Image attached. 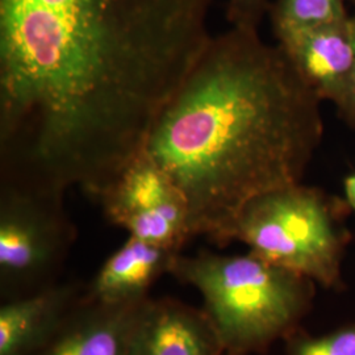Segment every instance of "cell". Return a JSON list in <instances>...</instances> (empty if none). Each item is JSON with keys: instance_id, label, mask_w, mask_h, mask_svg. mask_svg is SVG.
Returning a JSON list of instances; mask_svg holds the SVG:
<instances>
[{"instance_id": "5bb4252c", "label": "cell", "mask_w": 355, "mask_h": 355, "mask_svg": "<svg viewBox=\"0 0 355 355\" xmlns=\"http://www.w3.org/2000/svg\"><path fill=\"white\" fill-rule=\"evenodd\" d=\"M267 10V0H228L227 19L230 26L258 28Z\"/></svg>"}, {"instance_id": "6da1fadb", "label": "cell", "mask_w": 355, "mask_h": 355, "mask_svg": "<svg viewBox=\"0 0 355 355\" xmlns=\"http://www.w3.org/2000/svg\"><path fill=\"white\" fill-rule=\"evenodd\" d=\"M214 0H0V174L98 195L203 51Z\"/></svg>"}, {"instance_id": "5b68a950", "label": "cell", "mask_w": 355, "mask_h": 355, "mask_svg": "<svg viewBox=\"0 0 355 355\" xmlns=\"http://www.w3.org/2000/svg\"><path fill=\"white\" fill-rule=\"evenodd\" d=\"M64 195L0 180V290L6 300L57 283L76 239Z\"/></svg>"}, {"instance_id": "8fae6325", "label": "cell", "mask_w": 355, "mask_h": 355, "mask_svg": "<svg viewBox=\"0 0 355 355\" xmlns=\"http://www.w3.org/2000/svg\"><path fill=\"white\" fill-rule=\"evenodd\" d=\"M141 303L98 304L85 302L82 296L36 355H128L129 333Z\"/></svg>"}, {"instance_id": "9c48e42d", "label": "cell", "mask_w": 355, "mask_h": 355, "mask_svg": "<svg viewBox=\"0 0 355 355\" xmlns=\"http://www.w3.org/2000/svg\"><path fill=\"white\" fill-rule=\"evenodd\" d=\"M83 296L71 283L6 300L0 306V355H36Z\"/></svg>"}, {"instance_id": "8992f818", "label": "cell", "mask_w": 355, "mask_h": 355, "mask_svg": "<svg viewBox=\"0 0 355 355\" xmlns=\"http://www.w3.org/2000/svg\"><path fill=\"white\" fill-rule=\"evenodd\" d=\"M95 199L111 224L141 241L182 253L193 237L183 193L144 149Z\"/></svg>"}, {"instance_id": "4fadbf2b", "label": "cell", "mask_w": 355, "mask_h": 355, "mask_svg": "<svg viewBox=\"0 0 355 355\" xmlns=\"http://www.w3.org/2000/svg\"><path fill=\"white\" fill-rule=\"evenodd\" d=\"M284 343L286 355H355V321L320 336L300 328Z\"/></svg>"}, {"instance_id": "3957f363", "label": "cell", "mask_w": 355, "mask_h": 355, "mask_svg": "<svg viewBox=\"0 0 355 355\" xmlns=\"http://www.w3.org/2000/svg\"><path fill=\"white\" fill-rule=\"evenodd\" d=\"M170 275L199 291L224 355L266 354L300 329L318 286L252 252L179 253Z\"/></svg>"}, {"instance_id": "277c9868", "label": "cell", "mask_w": 355, "mask_h": 355, "mask_svg": "<svg viewBox=\"0 0 355 355\" xmlns=\"http://www.w3.org/2000/svg\"><path fill=\"white\" fill-rule=\"evenodd\" d=\"M345 208L346 203L303 183L270 191L242 209L232 242H242L267 262L341 292L343 257L350 241L343 225Z\"/></svg>"}, {"instance_id": "7a4b0ae2", "label": "cell", "mask_w": 355, "mask_h": 355, "mask_svg": "<svg viewBox=\"0 0 355 355\" xmlns=\"http://www.w3.org/2000/svg\"><path fill=\"white\" fill-rule=\"evenodd\" d=\"M321 102L258 28L209 38L142 148L183 193L193 237L227 246L246 204L302 183L324 135Z\"/></svg>"}, {"instance_id": "2e32d148", "label": "cell", "mask_w": 355, "mask_h": 355, "mask_svg": "<svg viewBox=\"0 0 355 355\" xmlns=\"http://www.w3.org/2000/svg\"><path fill=\"white\" fill-rule=\"evenodd\" d=\"M343 192H345V203L350 209L355 211V174L345 178Z\"/></svg>"}, {"instance_id": "9a60e30c", "label": "cell", "mask_w": 355, "mask_h": 355, "mask_svg": "<svg viewBox=\"0 0 355 355\" xmlns=\"http://www.w3.org/2000/svg\"><path fill=\"white\" fill-rule=\"evenodd\" d=\"M350 26H352V33H353V38H354L355 46V13L353 16H350ZM338 111H340V114H343V119L355 129V61L349 91H347L345 102L338 108Z\"/></svg>"}, {"instance_id": "7c38bea8", "label": "cell", "mask_w": 355, "mask_h": 355, "mask_svg": "<svg viewBox=\"0 0 355 355\" xmlns=\"http://www.w3.org/2000/svg\"><path fill=\"white\" fill-rule=\"evenodd\" d=\"M347 17L345 0H277L271 8L275 33L329 24Z\"/></svg>"}, {"instance_id": "30bf717a", "label": "cell", "mask_w": 355, "mask_h": 355, "mask_svg": "<svg viewBox=\"0 0 355 355\" xmlns=\"http://www.w3.org/2000/svg\"><path fill=\"white\" fill-rule=\"evenodd\" d=\"M178 254L129 236L89 282L83 300L105 305L144 302L153 284L170 274Z\"/></svg>"}, {"instance_id": "e0dca14e", "label": "cell", "mask_w": 355, "mask_h": 355, "mask_svg": "<svg viewBox=\"0 0 355 355\" xmlns=\"http://www.w3.org/2000/svg\"><path fill=\"white\" fill-rule=\"evenodd\" d=\"M352 1H354V3H355V0H352Z\"/></svg>"}, {"instance_id": "ba28073f", "label": "cell", "mask_w": 355, "mask_h": 355, "mask_svg": "<svg viewBox=\"0 0 355 355\" xmlns=\"http://www.w3.org/2000/svg\"><path fill=\"white\" fill-rule=\"evenodd\" d=\"M128 355H224V347L203 308L148 297L133 320Z\"/></svg>"}, {"instance_id": "52a82bcc", "label": "cell", "mask_w": 355, "mask_h": 355, "mask_svg": "<svg viewBox=\"0 0 355 355\" xmlns=\"http://www.w3.org/2000/svg\"><path fill=\"white\" fill-rule=\"evenodd\" d=\"M278 45L321 101L343 105L353 74L354 38L350 16L341 21L275 33Z\"/></svg>"}]
</instances>
